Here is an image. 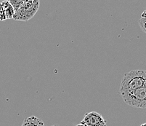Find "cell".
<instances>
[{"label":"cell","mask_w":146,"mask_h":126,"mask_svg":"<svg viewBox=\"0 0 146 126\" xmlns=\"http://www.w3.org/2000/svg\"><path fill=\"white\" fill-rule=\"evenodd\" d=\"M39 0L24 1L21 8L15 13L13 19L15 21H28L33 18L39 8Z\"/></svg>","instance_id":"3"},{"label":"cell","mask_w":146,"mask_h":126,"mask_svg":"<svg viewBox=\"0 0 146 126\" xmlns=\"http://www.w3.org/2000/svg\"><path fill=\"white\" fill-rule=\"evenodd\" d=\"M127 104L135 108H146V84L140 88L129 93L121 94Z\"/></svg>","instance_id":"2"},{"label":"cell","mask_w":146,"mask_h":126,"mask_svg":"<svg viewBox=\"0 0 146 126\" xmlns=\"http://www.w3.org/2000/svg\"><path fill=\"white\" fill-rule=\"evenodd\" d=\"M140 126H146V123H143V124H142Z\"/></svg>","instance_id":"11"},{"label":"cell","mask_w":146,"mask_h":126,"mask_svg":"<svg viewBox=\"0 0 146 126\" xmlns=\"http://www.w3.org/2000/svg\"><path fill=\"white\" fill-rule=\"evenodd\" d=\"M81 123L87 126H107L104 117L97 112H90L85 114Z\"/></svg>","instance_id":"4"},{"label":"cell","mask_w":146,"mask_h":126,"mask_svg":"<svg viewBox=\"0 0 146 126\" xmlns=\"http://www.w3.org/2000/svg\"><path fill=\"white\" fill-rule=\"evenodd\" d=\"M24 1L23 0H16V1H10V5L13 6V9L15 10V13L18 11L20 8L21 7V6L23 5Z\"/></svg>","instance_id":"7"},{"label":"cell","mask_w":146,"mask_h":126,"mask_svg":"<svg viewBox=\"0 0 146 126\" xmlns=\"http://www.w3.org/2000/svg\"><path fill=\"white\" fill-rule=\"evenodd\" d=\"M76 126H87V125H84V124H82V123H79V124L76 125Z\"/></svg>","instance_id":"10"},{"label":"cell","mask_w":146,"mask_h":126,"mask_svg":"<svg viewBox=\"0 0 146 126\" xmlns=\"http://www.w3.org/2000/svg\"><path fill=\"white\" fill-rule=\"evenodd\" d=\"M21 126H44V124L40 118L31 116L25 119Z\"/></svg>","instance_id":"5"},{"label":"cell","mask_w":146,"mask_h":126,"mask_svg":"<svg viewBox=\"0 0 146 126\" xmlns=\"http://www.w3.org/2000/svg\"><path fill=\"white\" fill-rule=\"evenodd\" d=\"M1 4L5 10L7 19H13L15 15V10L13 6L10 5V1H4V2H1Z\"/></svg>","instance_id":"6"},{"label":"cell","mask_w":146,"mask_h":126,"mask_svg":"<svg viewBox=\"0 0 146 126\" xmlns=\"http://www.w3.org/2000/svg\"><path fill=\"white\" fill-rule=\"evenodd\" d=\"M51 126H59V125H51Z\"/></svg>","instance_id":"12"},{"label":"cell","mask_w":146,"mask_h":126,"mask_svg":"<svg viewBox=\"0 0 146 126\" xmlns=\"http://www.w3.org/2000/svg\"><path fill=\"white\" fill-rule=\"evenodd\" d=\"M7 20L6 15H5V10L3 9V7H2V4L0 2V21H3Z\"/></svg>","instance_id":"9"},{"label":"cell","mask_w":146,"mask_h":126,"mask_svg":"<svg viewBox=\"0 0 146 126\" xmlns=\"http://www.w3.org/2000/svg\"><path fill=\"white\" fill-rule=\"evenodd\" d=\"M146 84V71L132 70L126 73L122 78L120 85V94L129 93L140 88Z\"/></svg>","instance_id":"1"},{"label":"cell","mask_w":146,"mask_h":126,"mask_svg":"<svg viewBox=\"0 0 146 126\" xmlns=\"http://www.w3.org/2000/svg\"><path fill=\"white\" fill-rule=\"evenodd\" d=\"M138 23H139V26L141 28L142 30L145 33H146V18H140L138 21Z\"/></svg>","instance_id":"8"}]
</instances>
